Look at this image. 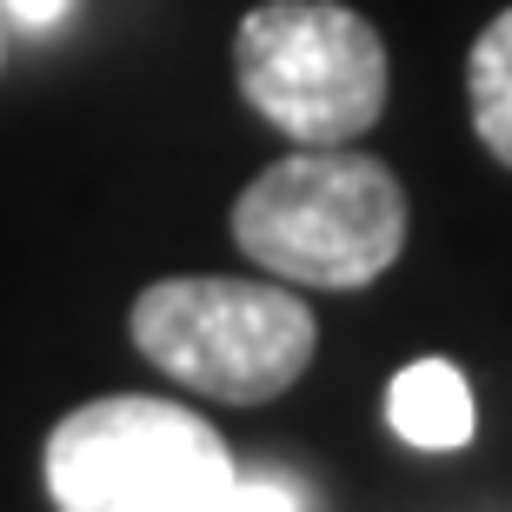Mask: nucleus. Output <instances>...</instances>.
<instances>
[{
    "mask_svg": "<svg viewBox=\"0 0 512 512\" xmlns=\"http://www.w3.org/2000/svg\"><path fill=\"white\" fill-rule=\"evenodd\" d=\"M133 346L187 393L260 406L280 399L320 353V320L286 280L180 273L133 300Z\"/></svg>",
    "mask_w": 512,
    "mask_h": 512,
    "instance_id": "nucleus-3",
    "label": "nucleus"
},
{
    "mask_svg": "<svg viewBox=\"0 0 512 512\" xmlns=\"http://www.w3.org/2000/svg\"><path fill=\"white\" fill-rule=\"evenodd\" d=\"M240 100L300 147H346L386 114V40L340 0H260L233 34Z\"/></svg>",
    "mask_w": 512,
    "mask_h": 512,
    "instance_id": "nucleus-4",
    "label": "nucleus"
},
{
    "mask_svg": "<svg viewBox=\"0 0 512 512\" xmlns=\"http://www.w3.org/2000/svg\"><path fill=\"white\" fill-rule=\"evenodd\" d=\"M40 479L60 512H220L240 466L193 406L107 393L47 433Z\"/></svg>",
    "mask_w": 512,
    "mask_h": 512,
    "instance_id": "nucleus-2",
    "label": "nucleus"
},
{
    "mask_svg": "<svg viewBox=\"0 0 512 512\" xmlns=\"http://www.w3.org/2000/svg\"><path fill=\"white\" fill-rule=\"evenodd\" d=\"M220 512H300V493H293V486H286L280 473L233 479V493L220 499Z\"/></svg>",
    "mask_w": 512,
    "mask_h": 512,
    "instance_id": "nucleus-7",
    "label": "nucleus"
},
{
    "mask_svg": "<svg viewBox=\"0 0 512 512\" xmlns=\"http://www.w3.org/2000/svg\"><path fill=\"white\" fill-rule=\"evenodd\" d=\"M466 100H473V133L499 167H512V7L493 14V27L466 54Z\"/></svg>",
    "mask_w": 512,
    "mask_h": 512,
    "instance_id": "nucleus-6",
    "label": "nucleus"
},
{
    "mask_svg": "<svg viewBox=\"0 0 512 512\" xmlns=\"http://www.w3.org/2000/svg\"><path fill=\"white\" fill-rule=\"evenodd\" d=\"M0 54H7V40H0Z\"/></svg>",
    "mask_w": 512,
    "mask_h": 512,
    "instance_id": "nucleus-9",
    "label": "nucleus"
},
{
    "mask_svg": "<svg viewBox=\"0 0 512 512\" xmlns=\"http://www.w3.org/2000/svg\"><path fill=\"white\" fill-rule=\"evenodd\" d=\"M386 426L419 453H459L473 439V386L453 360H413L386 386Z\"/></svg>",
    "mask_w": 512,
    "mask_h": 512,
    "instance_id": "nucleus-5",
    "label": "nucleus"
},
{
    "mask_svg": "<svg viewBox=\"0 0 512 512\" xmlns=\"http://www.w3.org/2000/svg\"><path fill=\"white\" fill-rule=\"evenodd\" d=\"M233 247L266 280L353 293L380 280L406 247V187L373 153L300 147L240 187Z\"/></svg>",
    "mask_w": 512,
    "mask_h": 512,
    "instance_id": "nucleus-1",
    "label": "nucleus"
},
{
    "mask_svg": "<svg viewBox=\"0 0 512 512\" xmlns=\"http://www.w3.org/2000/svg\"><path fill=\"white\" fill-rule=\"evenodd\" d=\"M0 7H7L20 27H54V20L67 14V0H0Z\"/></svg>",
    "mask_w": 512,
    "mask_h": 512,
    "instance_id": "nucleus-8",
    "label": "nucleus"
}]
</instances>
